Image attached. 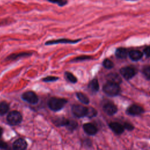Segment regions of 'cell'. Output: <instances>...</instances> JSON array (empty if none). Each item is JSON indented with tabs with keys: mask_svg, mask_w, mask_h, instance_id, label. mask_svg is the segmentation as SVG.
Instances as JSON below:
<instances>
[{
	"mask_svg": "<svg viewBox=\"0 0 150 150\" xmlns=\"http://www.w3.org/2000/svg\"><path fill=\"white\" fill-rule=\"evenodd\" d=\"M67 103V100L64 98L52 97L48 101V106L53 111H59L62 109Z\"/></svg>",
	"mask_w": 150,
	"mask_h": 150,
	"instance_id": "obj_1",
	"label": "cell"
},
{
	"mask_svg": "<svg viewBox=\"0 0 150 150\" xmlns=\"http://www.w3.org/2000/svg\"><path fill=\"white\" fill-rule=\"evenodd\" d=\"M104 92L110 96H117L120 92V87L118 84L108 81L103 86Z\"/></svg>",
	"mask_w": 150,
	"mask_h": 150,
	"instance_id": "obj_2",
	"label": "cell"
},
{
	"mask_svg": "<svg viewBox=\"0 0 150 150\" xmlns=\"http://www.w3.org/2000/svg\"><path fill=\"white\" fill-rule=\"evenodd\" d=\"M81 40V39H70L66 38H61L58 39H53L47 40L45 42V45H52L57 44H75L78 43Z\"/></svg>",
	"mask_w": 150,
	"mask_h": 150,
	"instance_id": "obj_3",
	"label": "cell"
},
{
	"mask_svg": "<svg viewBox=\"0 0 150 150\" xmlns=\"http://www.w3.org/2000/svg\"><path fill=\"white\" fill-rule=\"evenodd\" d=\"M22 115L17 111H12L7 116V121L11 125H17L22 121Z\"/></svg>",
	"mask_w": 150,
	"mask_h": 150,
	"instance_id": "obj_4",
	"label": "cell"
},
{
	"mask_svg": "<svg viewBox=\"0 0 150 150\" xmlns=\"http://www.w3.org/2000/svg\"><path fill=\"white\" fill-rule=\"evenodd\" d=\"M71 111L74 116L80 118L86 116L87 108L81 105H74L71 107Z\"/></svg>",
	"mask_w": 150,
	"mask_h": 150,
	"instance_id": "obj_5",
	"label": "cell"
},
{
	"mask_svg": "<svg viewBox=\"0 0 150 150\" xmlns=\"http://www.w3.org/2000/svg\"><path fill=\"white\" fill-rule=\"evenodd\" d=\"M22 98L25 101L28 102L29 103L35 104L38 102V97L33 91H26L22 95Z\"/></svg>",
	"mask_w": 150,
	"mask_h": 150,
	"instance_id": "obj_6",
	"label": "cell"
},
{
	"mask_svg": "<svg viewBox=\"0 0 150 150\" xmlns=\"http://www.w3.org/2000/svg\"><path fill=\"white\" fill-rule=\"evenodd\" d=\"M120 73L125 79H130L132 78L136 74L135 70L131 67H124L121 69Z\"/></svg>",
	"mask_w": 150,
	"mask_h": 150,
	"instance_id": "obj_7",
	"label": "cell"
},
{
	"mask_svg": "<svg viewBox=\"0 0 150 150\" xmlns=\"http://www.w3.org/2000/svg\"><path fill=\"white\" fill-rule=\"evenodd\" d=\"M104 111L109 115H112L115 114L117 111V107L111 103H107L103 106Z\"/></svg>",
	"mask_w": 150,
	"mask_h": 150,
	"instance_id": "obj_8",
	"label": "cell"
},
{
	"mask_svg": "<svg viewBox=\"0 0 150 150\" xmlns=\"http://www.w3.org/2000/svg\"><path fill=\"white\" fill-rule=\"evenodd\" d=\"M127 113L131 115H137L142 114L144 112L143 108L137 105H132L128 108L127 111Z\"/></svg>",
	"mask_w": 150,
	"mask_h": 150,
	"instance_id": "obj_9",
	"label": "cell"
},
{
	"mask_svg": "<svg viewBox=\"0 0 150 150\" xmlns=\"http://www.w3.org/2000/svg\"><path fill=\"white\" fill-rule=\"evenodd\" d=\"M27 147L26 141L22 138H19L13 144V149L14 150H25Z\"/></svg>",
	"mask_w": 150,
	"mask_h": 150,
	"instance_id": "obj_10",
	"label": "cell"
},
{
	"mask_svg": "<svg viewBox=\"0 0 150 150\" xmlns=\"http://www.w3.org/2000/svg\"><path fill=\"white\" fill-rule=\"evenodd\" d=\"M32 54V53L31 52H20L17 53H12L10 55H9L6 57L7 60H14L16 59H18L19 58L25 57H29Z\"/></svg>",
	"mask_w": 150,
	"mask_h": 150,
	"instance_id": "obj_11",
	"label": "cell"
},
{
	"mask_svg": "<svg viewBox=\"0 0 150 150\" xmlns=\"http://www.w3.org/2000/svg\"><path fill=\"white\" fill-rule=\"evenodd\" d=\"M84 131L86 134L90 135H95L97 132L96 127L91 123H86L83 125Z\"/></svg>",
	"mask_w": 150,
	"mask_h": 150,
	"instance_id": "obj_12",
	"label": "cell"
},
{
	"mask_svg": "<svg viewBox=\"0 0 150 150\" xmlns=\"http://www.w3.org/2000/svg\"><path fill=\"white\" fill-rule=\"evenodd\" d=\"M109 126L111 130L117 134H121L124 132V127L120 123L116 122H112L110 123Z\"/></svg>",
	"mask_w": 150,
	"mask_h": 150,
	"instance_id": "obj_13",
	"label": "cell"
},
{
	"mask_svg": "<svg viewBox=\"0 0 150 150\" xmlns=\"http://www.w3.org/2000/svg\"><path fill=\"white\" fill-rule=\"evenodd\" d=\"M143 56V53L138 50H132L129 52V56L133 61H138L140 60Z\"/></svg>",
	"mask_w": 150,
	"mask_h": 150,
	"instance_id": "obj_14",
	"label": "cell"
},
{
	"mask_svg": "<svg viewBox=\"0 0 150 150\" xmlns=\"http://www.w3.org/2000/svg\"><path fill=\"white\" fill-rule=\"evenodd\" d=\"M107 79L108 80V81L110 82H112L114 83H116L119 84L120 83H121V79L120 77V76L118 74H117V73H110L107 76Z\"/></svg>",
	"mask_w": 150,
	"mask_h": 150,
	"instance_id": "obj_15",
	"label": "cell"
},
{
	"mask_svg": "<svg viewBox=\"0 0 150 150\" xmlns=\"http://www.w3.org/2000/svg\"><path fill=\"white\" fill-rule=\"evenodd\" d=\"M115 55L119 59H125L127 56V50L123 47L118 48L115 51Z\"/></svg>",
	"mask_w": 150,
	"mask_h": 150,
	"instance_id": "obj_16",
	"label": "cell"
},
{
	"mask_svg": "<svg viewBox=\"0 0 150 150\" xmlns=\"http://www.w3.org/2000/svg\"><path fill=\"white\" fill-rule=\"evenodd\" d=\"M88 88L93 92H97L99 89V84L97 79L92 80L88 84Z\"/></svg>",
	"mask_w": 150,
	"mask_h": 150,
	"instance_id": "obj_17",
	"label": "cell"
},
{
	"mask_svg": "<svg viewBox=\"0 0 150 150\" xmlns=\"http://www.w3.org/2000/svg\"><path fill=\"white\" fill-rule=\"evenodd\" d=\"M9 104L5 101L0 103V115L5 114L9 110Z\"/></svg>",
	"mask_w": 150,
	"mask_h": 150,
	"instance_id": "obj_18",
	"label": "cell"
},
{
	"mask_svg": "<svg viewBox=\"0 0 150 150\" xmlns=\"http://www.w3.org/2000/svg\"><path fill=\"white\" fill-rule=\"evenodd\" d=\"M76 95H77V97L78 98V99L83 104H88L89 103V99L84 94L79 92L76 94Z\"/></svg>",
	"mask_w": 150,
	"mask_h": 150,
	"instance_id": "obj_19",
	"label": "cell"
},
{
	"mask_svg": "<svg viewBox=\"0 0 150 150\" xmlns=\"http://www.w3.org/2000/svg\"><path fill=\"white\" fill-rule=\"evenodd\" d=\"M69 120L64 118H59L54 121V124L57 126H65L67 125Z\"/></svg>",
	"mask_w": 150,
	"mask_h": 150,
	"instance_id": "obj_20",
	"label": "cell"
},
{
	"mask_svg": "<svg viewBox=\"0 0 150 150\" xmlns=\"http://www.w3.org/2000/svg\"><path fill=\"white\" fill-rule=\"evenodd\" d=\"M65 76H66V78L69 81H70L71 83H75L77 82V79H76V77L71 73L70 72H67L66 71L65 73Z\"/></svg>",
	"mask_w": 150,
	"mask_h": 150,
	"instance_id": "obj_21",
	"label": "cell"
},
{
	"mask_svg": "<svg viewBox=\"0 0 150 150\" xmlns=\"http://www.w3.org/2000/svg\"><path fill=\"white\" fill-rule=\"evenodd\" d=\"M52 4H56L59 6H63L67 4V0H47Z\"/></svg>",
	"mask_w": 150,
	"mask_h": 150,
	"instance_id": "obj_22",
	"label": "cell"
},
{
	"mask_svg": "<svg viewBox=\"0 0 150 150\" xmlns=\"http://www.w3.org/2000/svg\"><path fill=\"white\" fill-rule=\"evenodd\" d=\"M92 57L90 56H86V55H82L78 57H76L74 58L71 62H79V61H83V60H89L91 59Z\"/></svg>",
	"mask_w": 150,
	"mask_h": 150,
	"instance_id": "obj_23",
	"label": "cell"
},
{
	"mask_svg": "<svg viewBox=\"0 0 150 150\" xmlns=\"http://www.w3.org/2000/svg\"><path fill=\"white\" fill-rule=\"evenodd\" d=\"M142 73L146 79L150 80V66H146L143 68Z\"/></svg>",
	"mask_w": 150,
	"mask_h": 150,
	"instance_id": "obj_24",
	"label": "cell"
},
{
	"mask_svg": "<svg viewBox=\"0 0 150 150\" xmlns=\"http://www.w3.org/2000/svg\"><path fill=\"white\" fill-rule=\"evenodd\" d=\"M96 114H97V111L94 108L92 107L87 108V112L86 116H87L88 117L91 118L96 116Z\"/></svg>",
	"mask_w": 150,
	"mask_h": 150,
	"instance_id": "obj_25",
	"label": "cell"
},
{
	"mask_svg": "<svg viewBox=\"0 0 150 150\" xmlns=\"http://www.w3.org/2000/svg\"><path fill=\"white\" fill-rule=\"evenodd\" d=\"M103 66H104L105 68L108 69H111V68L114 66L113 63H112L110 60H109V59H105V60L103 61Z\"/></svg>",
	"mask_w": 150,
	"mask_h": 150,
	"instance_id": "obj_26",
	"label": "cell"
},
{
	"mask_svg": "<svg viewBox=\"0 0 150 150\" xmlns=\"http://www.w3.org/2000/svg\"><path fill=\"white\" fill-rule=\"evenodd\" d=\"M77 126V123L75 121H71V120H69L67 124V125H66V127L69 129H75Z\"/></svg>",
	"mask_w": 150,
	"mask_h": 150,
	"instance_id": "obj_27",
	"label": "cell"
},
{
	"mask_svg": "<svg viewBox=\"0 0 150 150\" xmlns=\"http://www.w3.org/2000/svg\"><path fill=\"white\" fill-rule=\"evenodd\" d=\"M59 78L54 76H47L44 79H43V81L45 82H51V81H54L58 80Z\"/></svg>",
	"mask_w": 150,
	"mask_h": 150,
	"instance_id": "obj_28",
	"label": "cell"
},
{
	"mask_svg": "<svg viewBox=\"0 0 150 150\" xmlns=\"http://www.w3.org/2000/svg\"><path fill=\"white\" fill-rule=\"evenodd\" d=\"M124 128H125L128 130H129V131L132 130L133 128H134L133 125L132 124L128 123V122H125L124 125Z\"/></svg>",
	"mask_w": 150,
	"mask_h": 150,
	"instance_id": "obj_29",
	"label": "cell"
},
{
	"mask_svg": "<svg viewBox=\"0 0 150 150\" xmlns=\"http://www.w3.org/2000/svg\"><path fill=\"white\" fill-rule=\"evenodd\" d=\"M144 53L146 57H150V47H147L144 49Z\"/></svg>",
	"mask_w": 150,
	"mask_h": 150,
	"instance_id": "obj_30",
	"label": "cell"
},
{
	"mask_svg": "<svg viewBox=\"0 0 150 150\" xmlns=\"http://www.w3.org/2000/svg\"><path fill=\"white\" fill-rule=\"evenodd\" d=\"M7 147V144L2 140H0V148L5 149Z\"/></svg>",
	"mask_w": 150,
	"mask_h": 150,
	"instance_id": "obj_31",
	"label": "cell"
},
{
	"mask_svg": "<svg viewBox=\"0 0 150 150\" xmlns=\"http://www.w3.org/2000/svg\"><path fill=\"white\" fill-rule=\"evenodd\" d=\"M2 134V128L0 127V137L1 136Z\"/></svg>",
	"mask_w": 150,
	"mask_h": 150,
	"instance_id": "obj_32",
	"label": "cell"
}]
</instances>
